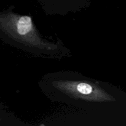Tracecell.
Returning a JSON list of instances; mask_svg holds the SVG:
<instances>
[{
	"label": "cell",
	"instance_id": "2",
	"mask_svg": "<svg viewBox=\"0 0 126 126\" xmlns=\"http://www.w3.org/2000/svg\"><path fill=\"white\" fill-rule=\"evenodd\" d=\"M12 31L14 32L15 36L23 41L29 42H34V25L33 22L29 16H16L12 17Z\"/></svg>",
	"mask_w": 126,
	"mask_h": 126
},
{
	"label": "cell",
	"instance_id": "1",
	"mask_svg": "<svg viewBox=\"0 0 126 126\" xmlns=\"http://www.w3.org/2000/svg\"><path fill=\"white\" fill-rule=\"evenodd\" d=\"M55 86L62 91L73 97L93 101L110 100L108 94L96 86L84 82H58Z\"/></svg>",
	"mask_w": 126,
	"mask_h": 126
}]
</instances>
